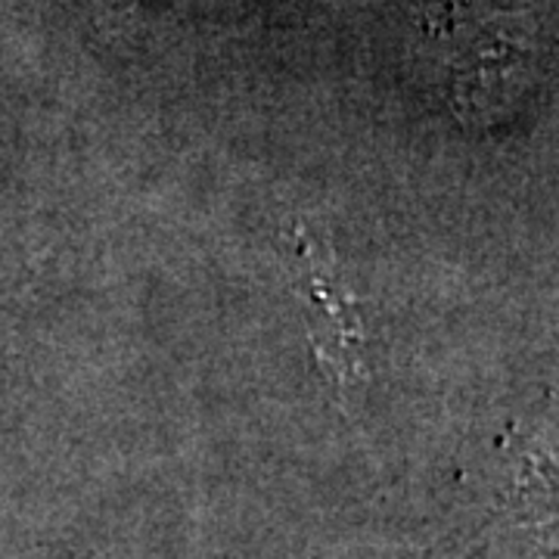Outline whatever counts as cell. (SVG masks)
<instances>
[{"mask_svg": "<svg viewBox=\"0 0 559 559\" xmlns=\"http://www.w3.org/2000/svg\"><path fill=\"white\" fill-rule=\"evenodd\" d=\"M308 261V280H305V289L311 293V299H314V308H318V318L326 314V320H318L314 323V345H318V355L320 360H326L330 364V373L336 377V382H345L352 377V370L358 367V358H355V348H358L360 342V326L358 318H355V311L348 308H342V305H348L352 299H345L340 296H333V289H330V283H326V274H320L318 264H311V259H301Z\"/></svg>", "mask_w": 559, "mask_h": 559, "instance_id": "cell-2", "label": "cell"}, {"mask_svg": "<svg viewBox=\"0 0 559 559\" xmlns=\"http://www.w3.org/2000/svg\"><path fill=\"white\" fill-rule=\"evenodd\" d=\"M451 103L466 124L495 119V112L520 97L532 75V44L520 22H469L454 10L451 22Z\"/></svg>", "mask_w": 559, "mask_h": 559, "instance_id": "cell-1", "label": "cell"}]
</instances>
